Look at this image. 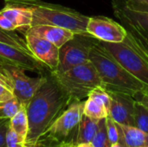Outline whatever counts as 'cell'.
<instances>
[{
  "label": "cell",
  "instance_id": "33",
  "mask_svg": "<svg viewBox=\"0 0 148 147\" xmlns=\"http://www.w3.org/2000/svg\"><path fill=\"white\" fill-rule=\"evenodd\" d=\"M75 147H94L91 143H82V144H79Z\"/></svg>",
  "mask_w": 148,
  "mask_h": 147
},
{
  "label": "cell",
  "instance_id": "27",
  "mask_svg": "<svg viewBox=\"0 0 148 147\" xmlns=\"http://www.w3.org/2000/svg\"><path fill=\"white\" fill-rule=\"evenodd\" d=\"M31 146L32 147H62V142L44 133Z\"/></svg>",
  "mask_w": 148,
  "mask_h": 147
},
{
  "label": "cell",
  "instance_id": "16",
  "mask_svg": "<svg viewBox=\"0 0 148 147\" xmlns=\"http://www.w3.org/2000/svg\"><path fill=\"white\" fill-rule=\"evenodd\" d=\"M1 11L13 23L16 29H24L26 31L32 26V12L28 8L4 5Z\"/></svg>",
  "mask_w": 148,
  "mask_h": 147
},
{
  "label": "cell",
  "instance_id": "26",
  "mask_svg": "<svg viewBox=\"0 0 148 147\" xmlns=\"http://www.w3.org/2000/svg\"><path fill=\"white\" fill-rule=\"evenodd\" d=\"M106 128L108 139L111 144L116 143L119 140V127L118 124L109 116L106 118Z\"/></svg>",
  "mask_w": 148,
  "mask_h": 147
},
{
  "label": "cell",
  "instance_id": "30",
  "mask_svg": "<svg viewBox=\"0 0 148 147\" xmlns=\"http://www.w3.org/2000/svg\"><path fill=\"white\" fill-rule=\"evenodd\" d=\"M124 4L134 10L148 12V0H122Z\"/></svg>",
  "mask_w": 148,
  "mask_h": 147
},
{
  "label": "cell",
  "instance_id": "22",
  "mask_svg": "<svg viewBox=\"0 0 148 147\" xmlns=\"http://www.w3.org/2000/svg\"><path fill=\"white\" fill-rule=\"evenodd\" d=\"M22 107L23 105L16 97L9 101L0 102V119H11Z\"/></svg>",
  "mask_w": 148,
  "mask_h": 147
},
{
  "label": "cell",
  "instance_id": "38",
  "mask_svg": "<svg viewBox=\"0 0 148 147\" xmlns=\"http://www.w3.org/2000/svg\"><path fill=\"white\" fill-rule=\"evenodd\" d=\"M147 108H148V107H147Z\"/></svg>",
  "mask_w": 148,
  "mask_h": 147
},
{
  "label": "cell",
  "instance_id": "1",
  "mask_svg": "<svg viewBox=\"0 0 148 147\" xmlns=\"http://www.w3.org/2000/svg\"><path fill=\"white\" fill-rule=\"evenodd\" d=\"M72 101L50 72L26 107L29 133L26 143L33 145Z\"/></svg>",
  "mask_w": 148,
  "mask_h": 147
},
{
  "label": "cell",
  "instance_id": "32",
  "mask_svg": "<svg viewBox=\"0 0 148 147\" xmlns=\"http://www.w3.org/2000/svg\"><path fill=\"white\" fill-rule=\"evenodd\" d=\"M0 28L6 31H14L16 29L13 23L2 13L1 10H0Z\"/></svg>",
  "mask_w": 148,
  "mask_h": 147
},
{
  "label": "cell",
  "instance_id": "34",
  "mask_svg": "<svg viewBox=\"0 0 148 147\" xmlns=\"http://www.w3.org/2000/svg\"><path fill=\"white\" fill-rule=\"evenodd\" d=\"M62 147H74L73 145H71L70 143H69V142H65V141H63L62 142Z\"/></svg>",
  "mask_w": 148,
  "mask_h": 147
},
{
  "label": "cell",
  "instance_id": "17",
  "mask_svg": "<svg viewBox=\"0 0 148 147\" xmlns=\"http://www.w3.org/2000/svg\"><path fill=\"white\" fill-rule=\"evenodd\" d=\"M119 125L123 133L126 147H148V133L134 126Z\"/></svg>",
  "mask_w": 148,
  "mask_h": 147
},
{
  "label": "cell",
  "instance_id": "7",
  "mask_svg": "<svg viewBox=\"0 0 148 147\" xmlns=\"http://www.w3.org/2000/svg\"><path fill=\"white\" fill-rule=\"evenodd\" d=\"M0 68L9 77L15 97L19 102L26 107L36 90L46 80V75L31 77L26 75L25 69L8 65L0 64Z\"/></svg>",
  "mask_w": 148,
  "mask_h": 147
},
{
  "label": "cell",
  "instance_id": "24",
  "mask_svg": "<svg viewBox=\"0 0 148 147\" xmlns=\"http://www.w3.org/2000/svg\"><path fill=\"white\" fill-rule=\"evenodd\" d=\"M88 97L93 99L97 103L101 105L108 111V113H109L110 104H111V97H110L109 93L105 88H103L102 87L95 88V89H93L90 92V94H88Z\"/></svg>",
  "mask_w": 148,
  "mask_h": 147
},
{
  "label": "cell",
  "instance_id": "19",
  "mask_svg": "<svg viewBox=\"0 0 148 147\" xmlns=\"http://www.w3.org/2000/svg\"><path fill=\"white\" fill-rule=\"evenodd\" d=\"M83 114L95 120H100L108 116V111L101 105L89 97L84 101Z\"/></svg>",
  "mask_w": 148,
  "mask_h": 147
},
{
  "label": "cell",
  "instance_id": "36",
  "mask_svg": "<svg viewBox=\"0 0 148 147\" xmlns=\"http://www.w3.org/2000/svg\"><path fill=\"white\" fill-rule=\"evenodd\" d=\"M24 147H32V146H31V145H29V144H26Z\"/></svg>",
  "mask_w": 148,
  "mask_h": 147
},
{
  "label": "cell",
  "instance_id": "25",
  "mask_svg": "<svg viewBox=\"0 0 148 147\" xmlns=\"http://www.w3.org/2000/svg\"><path fill=\"white\" fill-rule=\"evenodd\" d=\"M126 29L127 33L131 36L134 39L139 42L141 45H143L147 49H148V34H146L140 29H136L135 27L127 23H121Z\"/></svg>",
  "mask_w": 148,
  "mask_h": 147
},
{
  "label": "cell",
  "instance_id": "9",
  "mask_svg": "<svg viewBox=\"0 0 148 147\" xmlns=\"http://www.w3.org/2000/svg\"><path fill=\"white\" fill-rule=\"evenodd\" d=\"M87 32L99 41L114 43L122 42L127 36V30L121 23L103 16L90 17Z\"/></svg>",
  "mask_w": 148,
  "mask_h": 147
},
{
  "label": "cell",
  "instance_id": "14",
  "mask_svg": "<svg viewBox=\"0 0 148 147\" xmlns=\"http://www.w3.org/2000/svg\"><path fill=\"white\" fill-rule=\"evenodd\" d=\"M113 9L114 16L121 23H127L148 34V12L131 10L124 4L122 0H114Z\"/></svg>",
  "mask_w": 148,
  "mask_h": 147
},
{
  "label": "cell",
  "instance_id": "18",
  "mask_svg": "<svg viewBox=\"0 0 148 147\" xmlns=\"http://www.w3.org/2000/svg\"><path fill=\"white\" fill-rule=\"evenodd\" d=\"M10 127L13 129L24 142H26L29 133V120L26 107L24 106H23L21 109L11 119H10Z\"/></svg>",
  "mask_w": 148,
  "mask_h": 147
},
{
  "label": "cell",
  "instance_id": "13",
  "mask_svg": "<svg viewBox=\"0 0 148 147\" xmlns=\"http://www.w3.org/2000/svg\"><path fill=\"white\" fill-rule=\"evenodd\" d=\"M25 34H31L48 40L59 49L75 36V33L68 29L47 24L31 26L25 31Z\"/></svg>",
  "mask_w": 148,
  "mask_h": 147
},
{
  "label": "cell",
  "instance_id": "21",
  "mask_svg": "<svg viewBox=\"0 0 148 147\" xmlns=\"http://www.w3.org/2000/svg\"><path fill=\"white\" fill-rule=\"evenodd\" d=\"M0 42L17 47L19 49H22L30 53V51L28 49L26 41L23 40V38H21L16 33H14V31H6L0 28Z\"/></svg>",
  "mask_w": 148,
  "mask_h": 147
},
{
  "label": "cell",
  "instance_id": "15",
  "mask_svg": "<svg viewBox=\"0 0 148 147\" xmlns=\"http://www.w3.org/2000/svg\"><path fill=\"white\" fill-rule=\"evenodd\" d=\"M98 125L99 120L90 119L83 114L80 123L67 142L70 143L74 146L82 143H91L95 134L97 132Z\"/></svg>",
  "mask_w": 148,
  "mask_h": 147
},
{
  "label": "cell",
  "instance_id": "28",
  "mask_svg": "<svg viewBox=\"0 0 148 147\" xmlns=\"http://www.w3.org/2000/svg\"><path fill=\"white\" fill-rule=\"evenodd\" d=\"M26 144L13 129L9 128L6 135V147H24Z\"/></svg>",
  "mask_w": 148,
  "mask_h": 147
},
{
  "label": "cell",
  "instance_id": "8",
  "mask_svg": "<svg viewBox=\"0 0 148 147\" xmlns=\"http://www.w3.org/2000/svg\"><path fill=\"white\" fill-rule=\"evenodd\" d=\"M83 107V101H72L45 132V134H48L61 142L69 141L70 136L82 118Z\"/></svg>",
  "mask_w": 148,
  "mask_h": 147
},
{
  "label": "cell",
  "instance_id": "31",
  "mask_svg": "<svg viewBox=\"0 0 148 147\" xmlns=\"http://www.w3.org/2000/svg\"><path fill=\"white\" fill-rule=\"evenodd\" d=\"M10 128V120L0 119V147H6V135Z\"/></svg>",
  "mask_w": 148,
  "mask_h": 147
},
{
  "label": "cell",
  "instance_id": "23",
  "mask_svg": "<svg viewBox=\"0 0 148 147\" xmlns=\"http://www.w3.org/2000/svg\"><path fill=\"white\" fill-rule=\"evenodd\" d=\"M91 144L94 147H110L111 143L108 139L107 128H106V118L99 120L98 129L95 134Z\"/></svg>",
  "mask_w": 148,
  "mask_h": 147
},
{
  "label": "cell",
  "instance_id": "4",
  "mask_svg": "<svg viewBox=\"0 0 148 147\" xmlns=\"http://www.w3.org/2000/svg\"><path fill=\"white\" fill-rule=\"evenodd\" d=\"M53 75L72 101H83L95 88H103L101 77L90 61Z\"/></svg>",
  "mask_w": 148,
  "mask_h": 147
},
{
  "label": "cell",
  "instance_id": "5",
  "mask_svg": "<svg viewBox=\"0 0 148 147\" xmlns=\"http://www.w3.org/2000/svg\"><path fill=\"white\" fill-rule=\"evenodd\" d=\"M98 39L89 34H75L59 49V63L53 74L63 73L75 66L89 62V55Z\"/></svg>",
  "mask_w": 148,
  "mask_h": 147
},
{
  "label": "cell",
  "instance_id": "37",
  "mask_svg": "<svg viewBox=\"0 0 148 147\" xmlns=\"http://www.w3.org/2000/svg\"><path fill=\"white\" fill-rule=\"evenodd\" d=\"M74 147H75V146H74Z\"/></svg>",
  "mask_w": 148,
  "mask_h": 147
},
{
  "label": "cell",
  "instance_id": "29",
  "mask_svg": "<svg viewBox=\"0 0 148 147\" xmlns=\"http://www.w3.org/2000/svg\"><path fill=\"white\" fill-rule=\"evenodd\" d=\"M125 41L127 43H129L140 54V55L143 58V60L146 62V63L147 64L148 66V49H147L143 45H141L135 39H134L131 36H129L127 33V36L125 38Z\"/></svg>",
  "mask_w": 148,
  "mask_h": 147
},
{
  "label": "cell",
  "instance_id": "20",
  "mask_svg": "<svg viewBox=\"0 0 148 147\" xmlns=\"http://www.w3.org/2000/svg\"><path fill=\"white\" fill-rule=\"evenodd\" d=\"M134 126L148 133V108L138 101L134 104Z\"/></svg>",
  "mask_w": 148,
  "mask_h": 147
},
{
  "label": "cell",
  "instance_id": "35",
  "mask_svg": "<svg viewBox=\"0 0 148 147\" xmlns=\"http://www.w3.org/2000/svg\"><path fill=\"white\" fill-rule=\"evenodd\" d=\"M110 147H125L124 146L121 145L119 142H116V143H114V144H111V146Z\"/></svg>",
  "mask_w": 148,
  "mask_h": 147
},
{
  "label": "cell",
  "instance_id": "11",
  "mask_svg": "<svg viewBox=\"0 0 148 147\" xmlns=\"http://www.w3.org/2000/svg\"><path fill=\"white\" fill-rule=\"evenodd\" d=\"M25 41L30 53L50 72H54L59 63V48L48 40L31 34H25Z\"/></svg>",
  "mask_w": 148,
  "mask_h": 147
},
{
  "label": "cell",
  "instance_id": "10",
  "mask_svg": "<svg viewBox=\"0 0 148 147\" xmlns=\"http://www.w3.org/2000/svg\"><path fill=\"white\" fill-rule=\"evenodd\" d=\"M0 64H8L37 72L42 75L45 72V65L39 62L32 54L17 47L0 42Z\"/></svg>",
  "mask_w": 148,
  "mask_h": 147
},
{
  "label": "cell",
  "instance_id": "3",
  "mask_svg": "<svg viewBox=\"0 0 148 147\" xmlns=\"http://www.w3.org/2000/svg\"><path fill=\"white\" fill-rule=\"evenodd\" d=\"M6 6L28 8L32 12V26L47 24L68 29L75 34H88L89 16L75 10L42 0H4Z\"/></svg>",
  "mask_w": 148,
  "mask_h": 147
},
{
  "label": "cell",
  "instance_id": "2",
  "mask_svg": "<svg viewBox=\"0 0 148 147\" xmlns=\"http://www.w3.org/2000/svg\"><path fill=\"white\" fill-rule=\"evenodd\" d=\"M89 61L96 68L103 88L108 92L123 93L134 97L140 93L148 94L147 86L127 71L99 40L90 51Z\"/></svg>",
  "mask_w": 148,
  "mask_h": 147
},
{
  "label": "cell",
  "instance_id": "6",
  "mask_svg": "<svg viewBox=\"0 0 148 147\" xmlns=\"http://www.w3.org/2000/svg\"><path fill=\"white\" fill-rule=\"evenodd\" d=\"M101 45L131 75L148 87V66L140 54L125 40L122 42L100 41Z\"/></svg>",
  "mask_w": 148,
  "mask_h": 147
},
{
  "label": "cell",
  "instance_id": "12",
  "mask_svg": "<svg viewBox=\"0 0 148 147\" xmlns=\"http://www.w3.org/2000/svg\"><path fill=\"white\" fill-rule=\"evenodd\" d=\"M108 93L111 97L108 116L118 124L134 126V97L123 93Z\"/></svg>",
  "mask_w": 148,
  "mask_h": 147
}]
</instances>
